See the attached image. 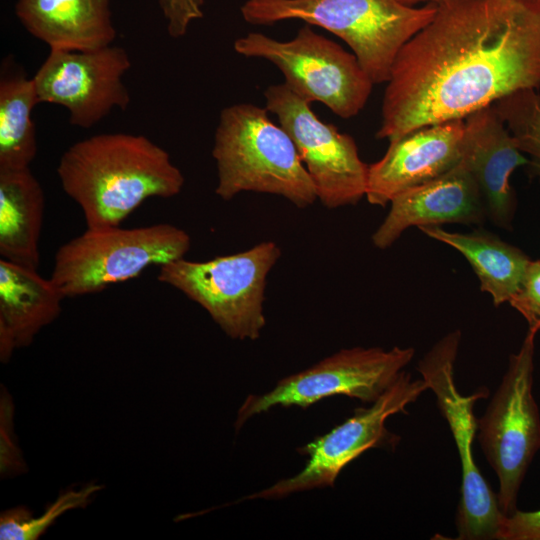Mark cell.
I'll use <instances>...</instances> for the list:
<instances>
[{
    "instance_id": "obj_1",
    "label": "cell",
    "mask_w": 540,
    "mask_h": 540,
    "mask_svg": "<svg viewBox=\"0 0 540 540\" xmlns=\"http://www.w3.org/2000/svg\"><path fill=\"white\" fill-rule=\"evenodd\" d=\"M378 139L454 119L524 89H540V4L444 0L399 51Z\"/></svg>"
},
{
    "instance_id": "obj_2",
    "label": "cell",
    "mask_w": 540,
    "mask_h": 540,
    "mask_svg": "<svg viewBox=\"0 0 540 540\" xmlns=\"http://www.w3.org/2000/svg\"><path fill=\"white\" fill-rule=\"evenodd\" d=\"M57 174L87 228L119 226L146 199L179 194L184 176L166 150L143 135L106 133L70 146Z\"/></svg>"
},
{
    "instance_id": "obj_3",
    "label": "cell",
    "mask_w": 540,
    "mask_h": 540,
    "mask_svg": "<svg viewBox=\"0 0 540 540\" xmlns=\"http://www.w3.org/2000/svg\"><path fill=\"white\" fill-rule=\"evenodd\" d=\"M243 19L254 25L301 20L342 39L373 84L387 83L402 47L426 27L437 3L422 7L399 0H246Z\"/></svg>"
},
{
    "instance_id": "obj_4",
    "label": "cell",
    "mask_w": 540,
    "mask_h": 540,
    "mask_svg": "<svg viewBox=\"0 0 540 540\" xmlns=\"http://www.w3.org/2000/svg\"><path fill=\"white\" fill-rule=\"evenodd\" d=\"M266 107L240 103L224 108L215 131V193L230 200L241 192L279 195L304 208L317 200L296 146Z\"/></svg>"
},
{
    "instance_id": "obj_5",
    "label": "cell",
    "mask_w": 540,
    "mask_h": 540,
    "mask_svg": "<svg viewBox=\"0 0 540 540\" xmlns=\"http://www.w3.org/2000/svg\"><path fill=\"white\" fill-rule=\"evenodd\" d=\"M190 246L189 234L168 223L87 228L59 247L50 279L65 298L95 294L150 266L184 258Z\"/></svg>"
},
{
    "instance_id": "obj_6",
    "label": "cell",
    "mask_w": 540,
    "mask_h": 540,
    "mask_svg": "<svg viewBox=\"0 0 540 540\" xmlns=\"http://www.w3.org/2000/svg\"><path fill=\"white\" fill-rule=\"evenodd\" d=\"M281 256L272 241L202 262L184 258L160 266L158 280L204 308L232 339L255 340L266 324L267 275Z\"/></svg>"
},
{
    "instance_id": "obj_7",
    "label": "cell",
    "mask_w": 540,
    "mask_h": 540,
    "mask_svg": "<svg viewBox=\"0 0 540 540\" xmlns=\"http://www.w3.org/2000/svg\"><path fill=\"white\" fill-rule=\"evenodd\" d=\"M233 46L244 57L271 62L298 97L310 104L320 102L344 119L360 113L374 85L353 53L307 23L291 40L250 32Z\"/></svg>"
},
{
    "instance_id": "obj_8",
    "label": "cell",
    "mask_w": 540,
    "mask_h": 540,
    "mask_svg": "<svg viewBox=\"0 0 540 540\" xmlns=\"http://www.w3.org/2000/svg\"><path fill=\"white\" fill-rule=\"evenodd\" d=\"M536 332L528 330L486 411L477 419L478 440L497 475L498 505L505 516L517 510L526 472L540 449V413L533 396Z\"/></svg>"
},
{
    "instance_id": "obj_9",
    "label": "cell",
    "mask_w": 540,
    "mask_h": 540,
    "mask_svg": "<svg viewBox=\"0 0 540 540\" xmlns=\"http://www.w3.org/2000/svg\"><path fill=\"white\" fill-rule=\"evenodd\" d=\"M461 332L443 336L419 361L417 370L428 389L435 394L437 406L446 419L457 447L461 464V497L455 524L459 540H498L504 514L495 494L481 474L473 455L477 432L474 404L489 391L480 387L471 395L461 394L454 380V365Z\"/></svg>"
},
{
    "instance_id": "obj_10",
    "label": "cell",
    "mask_w": 540,
    "mask_h": 540,
    "mask_svg": "<svg viewBox=\"0 0 540 540\" xmlns=\"http://www.w3.org/2000/svg\"><path fill=\"white\" fill-rule=\"evenodd\" d=\"M412 347L395 346L342 349L313 366L280 379L263 394L248 395L234 422L236 431L254 416L280 407L303 409L335 395H345L364 403L375 402L411 362Z\"/></svg>"
},
{
    "instance_id": "obj_11",
    "label": "cell",
    "mask_w": 540,
    "mask_h": 540,
    "mask_svg": "<svg viewBox=\"0 0 540 540\" xmlns=\"http://www.w3.org/2000/svg\"><path fill=\"white\" fill-rule=\"evenodd\" d=\"M426 390L428 387L422 378L412 380L410 373L402 371L370 407L357 409L326 434L297 448L301 455L307 456L300 472L242 500L280 499L294 493L334 487L340 472L363 452L396 447L400 438L386 428V420L394 414L407 413L406 407Z\"/></svg>"
},
{
    "instance_id": "obj_12",
    "label": "cell",
    "mask_w": 540,
    "mask_h": 540,
    "mask_svg": "<svg viewBox=\"0 0 540 540\" xmlns=\"http://www.w3.org/2000/svg\"><path fill=\"white\" fill-rule=\"evenodd\" d=\"M264 97L266 109L292 138L322 205L357 204L366 195L369 165L361 160L353 137L322 121L284 83L267 87Z\"/></svg>"
},
{
    "instance_id": "obj_13",
    "label": "cell",
    "mask_w": 540,
    "mask_h": 540,
    "mask_svg": "<svg viewBox=\"0 0 540 540\" xmlns=\"http://www.w3.org/2000/svg\"><path fill=\"white\" fill-rule=\"evenodd\" d=\"M131 62L116 46L87 51L50 50L33 81L40 103L65 107L70 124L89 128L130 102L122 81Z\"/></svg>"
},
{
    "instance_id": "obj_14",
    "label": "cell",
    "mask_w": 540,
    "mask_h": 540,
    "mask_svg": "<svg viewBox=\"0 0 540 540\" xmlns=\"http://www.w3.org/2000/svg\"><path fill=\"white\" fill-rule=\"evenodd\" d=\"M464 119L421 127L389 141L384 156L369 165L366 195L386 206L399 193L447 173L461 161Z\"/></svg>"
},
{
    "instance_id": "obj_15",
    "label": "cell",
    "mask_w": 540,
    "mask_h": 540,
    "mask_svg": "<svg viewBox=\"0 0 540 540\" xmlns=\"http://www.w3.org/2000/svg\"><path fill=\"white\" fill-rule=\"evenodd\" d=\"M460 163L473 176L486 216L498 227L512 230L516 196L510 178L528 158L522 153L493 105L465 119Z\"/></svg>"
},
{
    "instance_id": "obj_16",
    "label": "cell",
    "mask_w": 540,
    "mask_h": 540,
    "mask_svg": "<svg viewBox=\"0 0 540 540\" xmlns=\"http://www.w3.org/2000/svg\"><path fill=\"white\" fill-rule=\"evenodd\" d=\"M372 235L373 245L386 249L410 227L446 223L482 224L487 218L480 190L470 172L456 167L424 184L397 194Z\"/></svg>"
},
{
    "instance_id": "obj_17",
    "label": "cell",
    "mask_w": 540,
    "mask_h": 540,
    "mask_svg": "<svg viewBox=\"0 0 540 540\" xmlns=\"http://www.w3.org/2000/svg\"><path fill=\"white\" fill-rule=\"evenodd\" d=\"M64 295L36 269L0 259V360L29 346L62 311Z\"/></svg>"
},
{
    "instance_id": "obj_18",
    "label": "cell",
    "mask_w": 540,
    "mask_h": 540,
    "mask_svg": "<svg viewBox=\"0 0 540 540\" xmlns=\"http://www.w3.org/2000/svg\"><path fill=\"white\" fill-rule=\"evenodd\" d=\"M110 5L111 0H18L15 12L50 50L87 51L114 41Z\"/></svg>"
},
{
    "instance_id": "obj_19",
    "label": "cell",
    "mask_w": 540,
    "mask_h": 540,
    "mask_svg": "<svg viewBox=\"0 0 540 540\" xmlns=\"http://www.w3.org/2000/svg\"><path fill=\"white\" fill-rule=\"evenodd\" d=\"M44 191L30 168L0 170V256L38 270Z\"/></svg>"
},
{
    "instance_id": "obj_20",
    "label": "cell",
    "mask_w": 540,
    "mask_h": 540,
    "mask_svg": "<svg viewBox=\"0 0 540 540\" xmlns=\"http://www.w3.org/2000/svg\"><path fill=\"white\" fill-rule=\"evenodd\" d=\"M419 229L466 258L480 282L481 291L490 294L495 306L509 302L516 294L532 261L518 247L483 229L469 233L449 232L440 226Z\"/></svg>"
},
{
    "instance_id": "obj_21",
    "label": "cell",
    "mask_w": 540,
    "mask_h": 540,
    "mask_svg": "<svg viewBox=\"0 0 540 540\" xmlns=\"http://www.w3.org/2000/svg\"><path fill=\"white\" fill-rule=\"evenodd\" d=\"M40 103L33 79L24 74L2 75L0 81V170L29 168L37 154L31 118Z\"/></svg>"
},
{
    "instance_id": "obj_22",
    "label": "cell",
    "mask_w": 540,
    "mask_h": 540,
    "mask_svg": "<svg viewBox=\"0 0 540 540\" xmlns=\"http://www.w3.org/2000/svg\"><path fill=\"white\" fill-rule=\"evenodd\" d=\"M103 486L96 482L62 491L42 514L35 516L26 506H16L0 515L1 540H37L65 513L86 507Z\"/></svg>"
},
{
    "instance_id": "obj_23",
    "label": "cell",
    "mask_w": 540,
    "mask_h": 540,
    "mask_svg": "<svg viewBox=\"0 0 540 540\" xmlns=\"http://www.w3.org/2000/svg\"><path fill=\"white\" fill-rule=\"evenodd\" d=\"M492 105L518 149L528 155V174L540 181V95L537 90H519Z\"/></svg>"
},
{
    "instance_id": "obj_24",
    "label": "cell",
    "mask_w": 540,
    "mask_h": 540,
    "mask_svg": "<svg viewBox=\"0 0 540 540\" xmlns=\"http://www.w3.org/2000/svg\"><path fill=\"white\" fill-rule=\"evenodd\" d=\"M14 404L5 387L0 396V472L2 478L14 477L27 471L14 433Z\"/></svg>"
},
{
    "instance_id": "obj_25",
    "label": "cell",
    "mask_w": 540,
    "mask_h": 540,
    "mask_svg": "<svg viewBox=\"0 0 540 540\" xmlns=\"http://www.w3.org/2000/svg\"><path fill=\"white\" fill-rule=\"evenodd\" d=\"M508 303L525 318L528 330L540 331V259L531 261L519 290Z\"/></svg>"
},
{
    "instance_id": "obj_26",
    "label": "cell",
    "mask_w": 540,
    "mask_h": 540,
    "mask_svg": "<svg viewBox=\"0 0 540 540\" xmlns=\"http://www.w3.org/2000/svg\"><path fill=\"white\" fill-rule=\"evenodd\" d=\"M203 4L204 0H159L169 35L173 38L184 36L190 24L203 17Z\"/></svg>"
},
{
    "instance_id": "obj_27",
    "label": "cell",
    "mask_w": 540,
    "mask_h": 540,
    "mask_svg": "<svg viewBox=\"0 0 540 540\" xmlns=\"http://www.w3.org/2000/svg\"><path fill=\"white\" fill-rule=\"evenodd\" d=\"M498 540H540V510H516L504 516Z\"/></svg>"
},
{
    "instance_id": "obj_28",
    "label": "cell",
    "mask_w": 540,
    "mask_h": 540,
    "mask_svg": "<svg viewBox=\"0 0 540 540\" xmlns=\"http://www.w3.org/2000/svg\"><path fill=\"white\" fill-rule=\"evenodd\" d=\"M399 1L406 4V5L414 6L415 4L420 3V2L439 3V2H442L444 0H399Z\"/></svg>"
},
{
    "instance_id": "obj_29",
    "label": "cell",
    "mask_w": 540,
    "mask_h": 540,
    "mask_svg": "<svg viewBox=\"0 0 540 540\" xmlns=\"http://www.w3.org/2000/svg\"><path fill=\"white\" fill-rule=\"evenodd\" d=\"M527 1H530V2H533V3H536V4H540V0H527Z\"/></svg>"
}]
</instances>
